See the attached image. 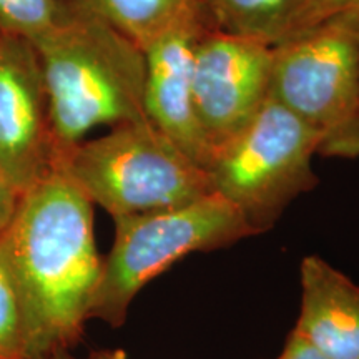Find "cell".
I'll return each mask as SVG.
<instances>
[{"label": "cell", "instance_id": "1", "mask_svg": "<svg viewBox=\"0 0 359 359\" xmlns=\"http://www.w3.org/2000/svg\"><path fill=\"white\" fill-rule=\"evenodd\" d=\"M22 316L25 359L72 349L82 339L102 276L93 203L58 161L24 191L0 236Z\"/></svg>", "mask_w": 359, "mask_h": 359}, {"label": "cell", "instance_id": "2", "mask_svg": "<svg viewBox=\"0 0 359 359\" xmlns=\"http://www.w3.org/2000/svg\"><path fill=\"white\" fill-rule=\"evenodd\" d=\"M32 45L42 70L57 158L83 142L92 128L147 118L145 57L107 22L69 6L55 29Z\"/></svg>", "mask_w": 359, "mask_h": 359}, {"label": "cell", "instance_id": "3", "mask_svg": "<svg viewBox=\"0 0 359 359\" xmlns=\"http://www.w3.org/2000/svg\"><path fill=\"white\" fill-rule=\"evenodd\" d=\"M57 161L111 218L177 208L213 193L208 172L148 118L80 142Z\"/></svg>", "mask_w": 359, "mask_h": 359}, {"label": "cell", "instance_id": "4", "mask_svg": "<svg viewBox=\"0 0 359 359\" xmlns=\"http://www.w3.org/2000/svg\"><path fill=\"white\" fill-rule=\"evenodd\" d=\"M115 241L103 258L88 320L120 327L147 283L182 258L226 248L255 236L243 215L218 193L177 208L114 218Z\"/></svg>", "mask_w": 359, "mask_h": 359}, {"label": "cell", "instance_id": "5", "mask_svg": "<svg viewBox=\"0 0 359 359\" xmlns=\"http://www.w3.org/2000/svg\"><path fill=\"white\" fill-rule=\"evenodd\" d=\"M269 97L318 133V155L359 158V40L353 17H333L273 45Z\"/></svg>", "mask_w": 359, "mask_h": 359}, {"label": "cell", "instance_id": "6", "mask_svg": "<svg viewBox=\"0 0 359 359\" xmlns=\"http://www.w3.org/2000/svg\"><path fill=\"white\" fill-rule=\"evenodd\" d=\"M318 150V133L269 97L253 122L215 154L206 172L213 191L259 235L320 183L313 170Z\"/></svg>", "mask_w": 359, "mask_h": 359}, {"label": "cell", "instance_id": "7", "mask_svg": "<svg viewBox=\"0 0 359 359\" xmlns=\"http://www.w3.org/2000/svg\"><path fill=\"white\" fill-rule=\"evenodd\" d=\"M273 45L212 27L193 70V109L212 160L235 140L269 98Z\"/></svg>", "mask_w": 359, "mask_h": 359}, {"label": "cell", "instance_id": "8", "mask_svg": "<svg viewBox=\"0 0 359 359\" xmlns=\"http://www.w3.org/2000/svg\"><path fill=\"white\" fill-rule=\"evenodd\" d=\"M57 161L48 102L34 45L4 35L0 43V175L25 191Z\"/></svg>", "mask_w": 359, "mask_h": 359}, {"label": "cell", "instance_id": "9", "mask_svg": "<svg viewBox=\"0 0 359 359\" xmlns=\"http://www.w3.org/2000/svg\"><path fill=\"white\" fill-rule=\"evenodd\" d=\"M213 22L196 4L155 35L143 48L145 57V115L205 170L212 150L193 109V70L200 40Z\"/></svg>", "mask_w": 359, "mask_h": 359}, {"label": "cell", "instance_id": "10", "mask_svg": "<svg viewBox=\"0 0 359 359\" xmlns=\"http://www.w3.org/2000/svg\"><path fill=\"white\" fill-rule=\"evenodd\" d=\"M299 280L296 333L327 359H359V285L318 255L303 258Z\"/></svg>", "mask_w": 359, "mask_h": 359}, {"label": "cell", "instance_id": "11", "mask_svg": "<svg viewBox=\"0 0 359 359\" xmlns=\"http://www.w3.org/2000/svg\"><path fill=\"white\" fill-rule=\"evenodd\" d=\"M217 29L280 43L308 0H200Z\"/></svg>", "mask_w": 359, "mask_h": 359}, {"label": "cell", "instance_id": "12", "mask_svg": "<svg viewBox=\"0 0 359 359\" xmlns=\"http://www.w3.org/2000/svg\"><path fill=\"white\" fill-rule=\"evenodd\" d=\"M114 27L145 48L155 35L183 15L200 0H64Z\"/></svg>", "mask_w": 359, "mask_h": 359}, {"label": "cell", "instance_id": "13", "mask_svg": "<svg viewBox=\"0 0 359 359\" xmlns=\"http://www.w3.org/2000/svg\"><path fill=\"white\" fill-rule=\"evenodd\" d=\"M67 11L64 0H0V32L35 43L55 29Z\"/></svg>", "mask_w": 359, "mask_h": 359}, {"label": "cell", "instance_id": "14", "mask_svg": "<svg viewBox=\"0 0 359 359\" xmlns=\"http://www.w3.org/2000/svg\"><path fill=\"white\" fill-rule=\"evenodd\" d=\"M0 359H25L19 299L2 258H0Z\"/></svg>", "mask_w": 359, "mask_h": 359}, {"label": "cell", "instance_id": "15", "mask_svg": "<svg viewBox=\"0 0 359 359\" xmlns=\"http://www.w3.org/2000/svg\"><path fill=\"white\" fill-rule=\"evenodd\" d=\"M349 13L359 15V0H308L306 6L294 19L288 35L283 40L306 32L311 27L333 17L349 15Z\"/></svg>", "mask_w": 359, "mask_h": 359}, {"label": "cell", "instance_id": "16", "mask_svg": "<svg viewBox=\"0 0 359 359\" xmlns=\"http://www.w3.org/2000/svg\"><path fill=\"white\" fill-rule=\"evenodd\" d=\"M22 195H24V191L13 187L11 182H7L0 175V236L4 235V231L11 224L13 215L19 208Z\"/></svg>", "mask_w": 359, "mask_h": 359}, {"label": "cell", "instance_id": "17", "mask_svg": "<svg viewBox=\"0 0 359 359\" xmlns=\"http://www.w3.org/2000/svg\"><path fill=\"white\" fill-rule=\"evenodd\" d=\"M276 359H327L326 356L318 351L316 348L311 346L302 334L296 333L293 330L286 338L285 348L280 356Z\"/></svg>", "mask_w": 359, "mask_h": 359}, {"label": "cell", "instance_id": "18", "mask_svg": "<svg viewBox=\"0 0 359 359\" xmlns=\"http://www.w3.org/2000/svg\"><path fill=\"white\" fill-rule=\"evenodd\" d=\"M88 359H127V354L120 349H98L90 353Z\"/></svg>", "mask_w": 359, "mask_h": 359}, {"label": "cell", "instance_id": "19", "mask_svg": "<svg viewBox=\"0 0 359 359\" xmlns=\"http://www.w3.org/2000/svg\"><path fill=\"white\" fill-rule=\"evenodd\" d=\"M34 359H77L70 353V349H55V351L43 354V356L34 358Z\"/></svg>", "mask_w": 359, "mask_h": 359}, {"label": "cell", "instance_id": "20", "mask_svg": "<svg viewBox=\"0 0 359 359\" xmlns=\"http://www.w3.org/2000/svg\"><path fill=\"white\" fill-rule=\"evenodd\" d=\"M349 15L353 17V22H354V30H356V35H358V40H359V15H353V13H349Z\"/></svg>", "mask_w": 359, "mask_h": 359}, {"label": "cell", "instance_id": "21", "mask_svg": "<svg viewBox=\"0 0 359 359\" xmlns=\"http://www.w3.org/2000/svg\"><path fill=\"white\" fill-rule=\"evenodd\" d=\"M2 37H4V34H2V32H0V43H2Z\"/></svg>", "mask_w": 359, "mask_h": 359}]
</instances>
